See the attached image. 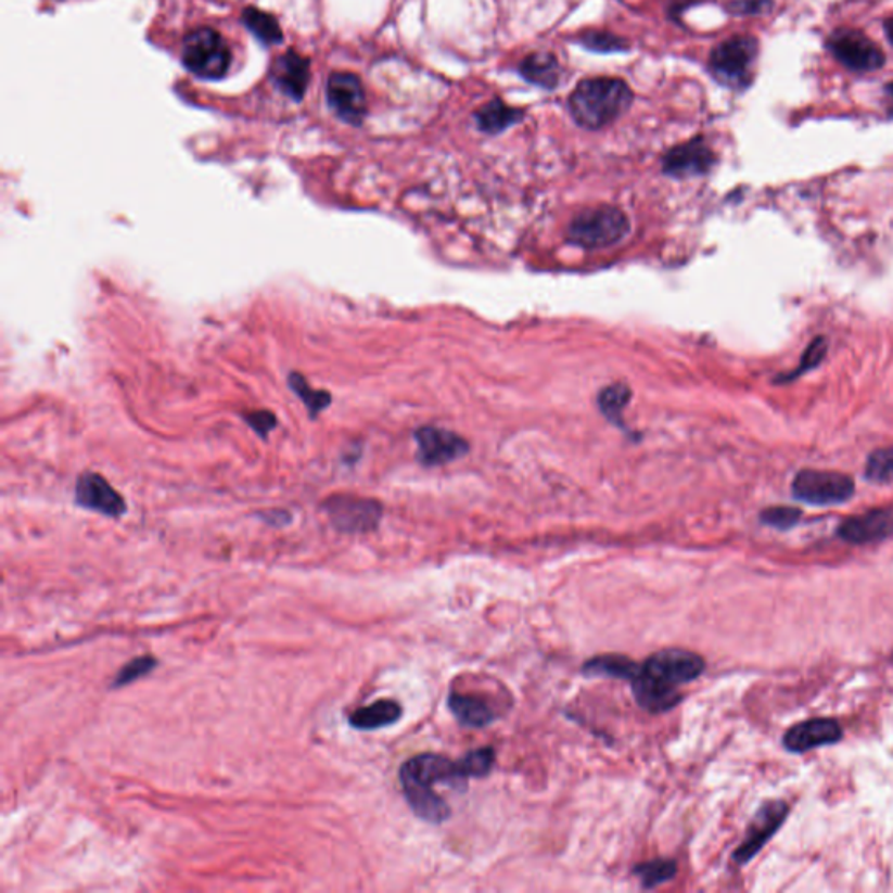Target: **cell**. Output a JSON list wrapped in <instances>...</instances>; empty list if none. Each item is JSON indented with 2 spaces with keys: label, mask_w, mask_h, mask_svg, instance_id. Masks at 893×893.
<instances>
[{
  "label": "cell",
  "mask_w": 893,
  "mask_h": 893,
  "mask_svg": "<svg viewBox=\"0 0 893 893\" xmlns=\"http://www.w3.org/2000/svg\"><path fill=\"white\" fill-rule=\"evenodd\" d=\"M703 671V658L688 649L668 648L651 654L632 680L637 705L651 714L671 711L682 700L677 689L698 679Z\"/></svg>",
  "instance_id": "obj_1"
},
{
  "label": "cell",
  "mask_w": 893,
  "mask_h": 893,
  "mask_svg": "<svg viewBox=\"0 0 893 893\" xmlns=\"http://www.w3.org/2000/svg\"><path fill=\"white\" fill-rule=\"evenodd\" d=\"M468 775L462 760L452 761L441 754H419L400 768L401 791L413 814L430 824H442L450 817V806L433 791L436 783H464Z\"/></svg>",
  "instance_id": "obj_2"
},
{
  "label": "cell",
  "mask_w": 893,
  "mask_h": 893,
  "mask_svg": "<svg viewBox=\"0 0 893 893\" xmlns=\"http://www.w3.org/2000/svg\"><path fill=\"white\" fill-rule=\"evenodd\" d=\"M634 91L618 77H590L573 89L567 100L571 117L579 128L599 131L613 125L632 107Z\"/></svg>",
  "instance_id": "obj_3"
},
{
  "label": "cell",
  "mask_w": 893,
  "mask_h": 893,
  "mask_svg": "<svg viewBox=\"0 0 893 893\" xmlns=\"http://www.w3.org/2000/svg\"><path fill=\"white\" fill-rule=\"evenodd\" d=\"M760 51V39L749 34H737L720 40L709 54V74L720 86L733 91H745L754 80Z\"/></svg>",
  "instance_id": "obj_4"
},
{
  "label": "cell",
  "mask_w": 893,
  "mask_h": 893,
  "mask_svg": "<svg viewBox=\"0 0 893 893\" xmlns=\"http://www.w3.org/2000/svg\"><path fill=\"white\" fill-rule=\"evenodd\" d=\"M630 232V220L616 206L600 205L579 212L565 231L570 245L585 250H602L618 245Z\"/></svg>",
  "instance_id": "obj_5"
},
{
  "label": "cell",
  "mask_w": 893,
  "mask_h": 893,
  "mask_svg": "<svg viewBox=\"0 0 893 893\" xmlns=\"http://www.w3.org/2000/svg\"><path fill=\"white\" fill-rule=\"evenodd\" d=\"M182 63L192 76L200 79H222L231 68V48L214 28H196L183 39Z\"/></svg>",
  "instance_id": "obj_6"
},
{
  "label": "cell",
  "mask_w": 893,
  "mask_h": 893,
  "mask_svg": "<svg viewBox=\"0 0 893 893\" xmlns=\"http://www.w3.org/2000/svg\"><path fill=\"white\" fill-rule=\"evenodd\" d=\"M826 50L852 74H872L886 63L881 46L858 28H835L827 36Z\"/></svg>",
  "instance_id": "obj_7"
},
{
  "label": "cell",
  "mask_w": 893,
  "mask_h": 893,
  "mask_svg": "<svg viewBox=\"0 0 893 893\" xmlns=\"http://www.w3.org/2000/svg\"><path fill=\"white\" fill-rule=\"evenodd\" d=\"M321 508L339 533H372L378 530L379 522L383 519L381 502L353 494H334L324 499Z\"/></svg>",
  "instance_id": "obj_8"
},
{
  "label": "cell",
  "mask_w": 893,
  "mask_h": 893,
  "mask_svg": "<svg viewBox=\"0 0 893 893\" xmlns=\"http://www.w3.org/2000/svg\"><path fill=\"white\" fill-rule=\"evenodd\" d=\"M854 493L855 482L844 473L803 470L792 482L794 498L814 507L843 505Z\"/></svg>",
  "instance_id": "obj_9"
},
{
  "label": "cell",
  "mask_w": 893,
  "mask_h": 893,
  "mask_svg": "<svg viewBox=\"0 0 893 893\" xmlns=\"http://www.w3.org/2000/svg\"><path fill=\"white\" fill-rule=\"evenodd\" d=\"M327 102L335 116L346 125L361 126L369 112L363 82L352 72H334L329 77Z\"/></svg>",
  "instance_id": "obj_10"
},
{
  "label": "cell",
  "mask_w": 893,
  "mask_h": 893,
  "mask_svg": "<svg viewBox=\"0 0 893 893\" xmlns=\"http://www.w3.org/2000/svg\"><path fill=\"white\" fill-rule=\"evenodd\" d=\"M717 163L716 152L707 140L694 137L668 149L662 157V171L672 178L702 177Z\"/></svg>",
  "instance_id": "obj_11"
},
{
  "label": "cell",
  "mask_w": 893,
  "mask_h": 893,
  "mask_svg": "<svg viewBox=\"0 0 893 893\" xmlns=\"http://www.w3.org/2000/svg\"><path fill=\"white\" fill-rule=\"evenodd\" d=\"M418 444V459L422 467H444L447 462L467 456L470 450L468 444L458 433L445 428L421 426L413 432Z\"/></svg>",
  "instance_id": "obj_12"
},
{
  "label": "cell",
  "mask_w": 893,
  "mask_h": 893,
  "mask_svg": "<svg viewBox=\"0 0 893 893\" xmlns=\"http://www.w3.org/2000/svg\"><path fill=\"white\" fill-rule=\"evenodd\" d=\"M76 502L85 510L97 511L111 519H119L126 513V501L105 476L86 472L77 479Z\"/></svg>",
  "instance_id": "obj_13"
},
{
  "label": "cell",
  "mask_w": 893,
  "mask_h": 893,
  "mask_svg": "<svg viewBox=\"0 0 893 893\" xmlns=\"http://www.w3.org/2000/svg\"><path fill=\"white\" fill-rule=\"evenodd\" d=\"M787 814H789V806L783 801H768L766 805H763V808L757 812L756 817L752 820L751 827H749L745 841L735 852V863L743 866V864L756 857L760 850L768 843L769 838L780 829Z\"/></svg>",
  "instance_id": "obj_14"
},
{
  "label": "cell",
  "mask_w": 893,
  "mask_h": 893,
  "mask_svg": "<svg viewBox=\"0 0 893 893\" xmlns=\"http://www.w3.org/2000/svg\"><path fill=\"white\" fill-rule=\"evenodd\" d=\"M838 534L852 545L883 541L893 534V508H876L863 515L850 516L840 525Z\"/></svg>",
  "instance_id": "obj_15"
},
{
  "label": "cell",
  "mask_w": 893,
  "mask_h": 893,
  "mask_svg": "<svg viewBox=\"0 0 893 893\" xmlns=\"http://www.w3.org/2000/svg\"><path fill=\"white\" fill-rule=\"evenodd\" d=\"M841 738H843V729L838 720L817 717V719L803 720L800 725L787 729L783 745L787 751L803 754L817 747L838 743Z\"/></svg>",
  "instance_id": "obj_16"
},
{
  "label": "cell",
  "mask_w": 893,
  "mask_h": 893,
  "mask_svg": "<svg viewBox=\"0 0 893 893\" xmlns=\"http://www.w3.org/2000/svg\"><path fill=\"white\" fill-rule=\"evenodd\" d=\"M271 77L281 93L301 102L311 80V63L297 51H286L272 65Z\"/></svg>",
  "instance_id": "obj_17"
},
{
  "label": "cell",
  "mask_w": 893,
  "mask_h": 893,
  "mask_svg": "<svg viewBox=\"0 0 893 893\" xmlns=\"http://www.w3.org/2000/svg\"><path fill=\"white\" fill-rule=\"evenodd\" d=\"M516 72L530 85L538 86V88L547 89V91L559 88L565 77L562 63L556 54L548 53V51L527 54L516 65Z\"/></svg>",
  "instance_id": "obj_18"
},
{
  "label": "cell",
  "mask_w": 893,
  "mask_h": 893,
  "mask_svg": "<svg viewBox=\"0 0 893 893\" xmlns=\"http://www.w3.org/2000/svg\"><path fill=\"white\" fill-rule=\"evenodd\" d=\"M525 116L527 112L524 109L511 107L501 99H493L482 105L473 117H475L476 128L481 129L482 133L494 137V135L505 133L511 126L519 125Z\"/></svg>",
  "instance_id": "obj_19"
},
{
  "label": "cell",
  "mask_w": 893,
  "mask_h": 893,
  "mask_svg": "<svg viewBox=\"0 0 893 893\" xmlns=\"http://www.w3.org/2000/svg\"><path fill=\"white\" fill-rule=\"evenodd\" d=\"M447 703L454 717L468 728H484L496 719V712L482 698L452 691Z\"/></svg>",
  "instance_id": "obj_20"
},
{
  "label": "cell",
  "mask_w": 893,
  "mask_h": 893,
  "mask_svg": "<svg viewBox=\"0 0 893 893\" xmlns=\"http://www.w3.org/2000/svg\"><path fill=\"white\" fill-rule=\"evenodd\" d=\"M640 663L623 654H600L583 665V674L588 677L634 680L639 674Z\"/></svg>",
  "instance_id": "obj_21"
},
{
  "label": "cell",
  "mask_w": 893,
  "mask_h": 893,
  "mask_svg": "<svg viewBox=\"0 0 893 893\" xmlns=\"http://www.w3.org/2000/svg\"><path fill=\"white\" fill-rule=\"evenodd\" d=\"M401 705L395 700H379V702L367 705V707L358 709L349 716V725L356 729L384 728V726L395 725L396 720H400Z\"/></svg>",
  "instance_id": "obj_22"
},
{
  "label": "cell",
  "mask_w": 893,
  "mask_h": 893,
  "mask_svg": "<svg viewBox=\"0 0 893 893\" xmlns=\"http://www.w3.org/2000/svg\"><path fill=\"white\" fill-rule=\"evenodd\" d=\"M245 27L248 28L255 37H257L264 46L280 44L283 40V31H281L280 23L272 16V14L260 11L254 5H250L243 11L241 16Z\"/></svg>",
  "instance_id": "obj_23"
},
{
  "label": "cell",
  "mask_w": 893,
  "mask_h": 893,
  "mask_svg": "<svg viewBox=\"0 0 893 893\" xmlns=\"http://www.w3.org/2000/svg\"><path fill=\"white\" fill-rule=\"evenodd\" d=\"M289 387L301 398V401L306 405L307 412H309V418L311 419L318 418L324 409H329L330 405H332V395H330L329 392H324V390H315V387L309 384V381L304 378L303 373L290 372Z\"/></svg>",
  "instance_id": "obj_24"
},
{
  "label": "cell",
  "mask_w": 893,
  "mask_h": 893,
  "mask_svg": "<svg viewBox=\"0 0 893 893\" xmlns=\"http://www.w3.org/2000/svg\"><path fill=\"white\" fill-rule=\"evenodd\" d=\"M632 400V390L628 384L614 383L611 386L604 387L597 396V404H599L600 412L604 413L609 421L625 426L623 422V413L627 409Z\"/></svg>",
  "instance_id": "obj_25"
},
{
  "label": "cell",
  "mask_w": 893,
  "mask_h": 893,
  "mask_svg": "<svg viewBox=\"0 0 893 893\" xmlns=\"http://www.w3.org/2000/svg\"><path fill=\"white\" fill-rule=\"evenodd\" d=\"M576 40L585 50L594 51V53H622V51H628V48H630L627 39L616 36L613 31L597 30V28L579 31Z\"/></svg>",
  "instance_id": "obj_26"
},
{
  "label": "cell",
  "mask_w": 893,
  "mask_h": 893,
  "mask_svg": "<svg viewBox=\"0 0 893 893\" xmlns=\"http://www.w3.org/2000/svg\"><path fill=\"white\" fill-rule=\"evenodd\" d=\"M645 889H654L658 884L667 883L677 872V864L668 858H654L649 863L639 864L634 869Z\"/></svg>",
  "instance_id": "obj_27"
},
{
  "label": "cell",
  "mask_w": 893,
  "mask_h": 893,
  "mask_svg": "<svg viewBox=\"0 0 893 893\" xmlns=\"http://www.w3.org/2000/svg\"><path fill=\"white\" fill-rule=\"evenodd\" d=\"M867 481L872 484H889L893 482V449H880L872 452L867 459Z\"/></svg>",
  "instance_id": "obj_28"
},
{
  "label": "cell",
  "mask_w": 893,
  "mask_h": 893,
  "mask_svg": "<svg viewBox=\"0 0 893 893\" xmlns=\"http://www.w3.org/2000/svg\"><path fill=\"white\" fill-rule=\"evenodd\" d=\"M157 660L154 656H138L128 665L120 668L117 672V676L114 677L112 680V688H123V686H128L129 682H133V680L140 679V677L148 676L151 674L154 668H156Z\"/></svg>",
  "instance_id": "obj_29"
},
{
  "label": "cell",
  "mask_w": 893,
  "mask_h": 893,
  "mask_svg": "<svg viewBox=\"0 0 893 893\" xmlns=\"http://www.w3.org/2000/svg\"><path fill=\"white\" fill-rule=\"evenodd\" d=\"M494 760H496V752L493 747H482L476 751L468 752L467 756L462 757V763L467 766L470 778H481L490 774Z\"/></svg>",
  "instance_id": "obj_30"
},
{
  "label": "cell",
  "mask_w": 893,
  "mask_h": 893,
  "mask_svg": "<svg viewBox=\"0 0 893 893\" xmlns=\"http://www.w3.org/2000/svg\"><path fill=\"white\" fill-rule=\"evenodd\" d=\"M800 519L801 510L792 507L766 508V510L761 513L763 524L775 527V530L778 531L791 530V527H794V525L800 522Z\"/></svg>",
  "instance_id": "obj_31"
},
{
  "label": "cell",
  "mask_w": 893,
  "mask_h": 893,
  "mask_svg": "<svg viewBox=\"0 0 893 893\" xmlns=\"http://www.w3.org/2000/svg\"><path fill=\"white\" fill-rule=\"evenodd\" d=\"M243 419L264 441L278 426V418L271 410H246V412H243Z\"/></svg>",
  "instance_id": "obj_32"
},
{
  "label": "cell",
  "mask_w": 893,
  "mask_h": 893,
  "mask_svg": "<svg viewBox=\"0 0 893 893\" xmlns=\"http://www.w3.org/2000/svg\"><path fill=\"white\" fill-rule=\"evenodd\" d=\"M774 0H729L726 10L735 16H761L768 13Z\"/></svg>",
  "instance_id": "obj_33"
},
{
  "label": "cell",
  "mask_w": 893,
  "mask_h": 893,
  "mask_svg": "<svg viewBox=\"0 0 893 893\" xmlns=\"http://www.w3.org/2000/svg\"><path fill=\"white\" fill-rule=\"evenodd\" d=\"M827 353V341L824 337L815 339L814 343L809 344L806 347V352L803 353V358H801L800 369L798 372H794L792 378H800L801 373L808 372V370L815 369L820 361L826 358Z\"/></svg>",
  "instance_id": "obj_34"
},
{
  "label": "cell",
  "mask_w": 893,
  "mask_h": 893,
  "mask_svg": "<svg viewBox=\"0 0 893 893\" xmlns=\"http://www.w3.org/2000/svg\"><path fill=\"white\" fill-rule=\"evenodd\" d=\"M883 103L889 117H893V80L883 86Z\"/></svg>",
  "instance_id": "obj_35"
},
{
  "label": "cell",
  "mask_w": 893,
  "mask_h": 893,
  "mask_svg": "<svg viewBox=\"0 0 893 893\" xmlns=\"http://www.w3.org/2000/svg\"><path fill=\"white\" fill-rule=\"evenodd\" d=\"M883 31L884 37H886V40H889L890 44L893 46V16H890V18L884 20Z\"/></svg>",
  "instance_id": "obj_36"
}]
</instances>
